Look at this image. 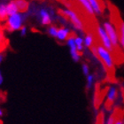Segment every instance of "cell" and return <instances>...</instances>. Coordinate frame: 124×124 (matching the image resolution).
Masks as SVG:
<instances>
[{"label": "cell", "instance_id": "cell-1", "mask_svg": "<svg viewBox=\"0 0 124 124\" xmlns=\"http://www.w3.org/2000/svg\"><path fill=\"white\" fill-rule=\"evenodd\" d=\"M24 20H25L24 14L21 13H18L12 16H9L7 19V22H6V27L8 30L15 31L21 29L23 26L22 24H23Z\"/></svg>", "mask_w": 124, "mask_h": 124}, {"label": "cell", "instance_id": "cell-2", "mask_svg": "<svg viewBox=\"0 0 124 124\" xmlns=\"http://www.w3.org/2000/svg\"><path fill=\"white\" fill-rule=\"evenodd\" d=\"M97 50H98V57L104 63V68H105V66H106L109 69H113L114 67V59L111 56V53L106 49H105L102 45H98Z\"/></svg>", "mask_w": 124, "mask_h": 124}, {"label": "cell", "instance_id": "cell-3", "mask_svg": "<svg viewBox=\"0 0 124 124\" xmlns=\"http://www.w3.org/2000/svg\"><path fill=\"white\" fill-rule=\"evenodd\" d=\"M60 12L63 13V15L69 19L75 29L80 31H83V22H82V21L80 20V18H79V16L76 14L75 12H74V11L69 9V8L61 9Z\"/></svg>", "mask_w": 124, "mask_h": 124}, {"label": "cell", "instance_id": "cell-4", "mask_svg": "<svg viewBox=\"0 0 124 124\" xmlns=\"http://www.w3.org/2000/svg\"><path fill=\"white\" fill-rule=\"evenodd\" d=\"M104 29L106 30L107 36H108L109 39L112 43V45L114 48H117L118 44H119V36L117 33L116 29L113 26V24H111L108 21H106L104 23Z\"/></svg>", "mask_w": 124, "mask_h": 124}, {"label": "cell", "instance_id": "cell-5", "mask_svg": "<svg viewBox=\"0 0 124 124\" xmlns=\"http://www.w3.org/2000/svg\"><path fill=\"white\" fill-rule=\"evenodd\" d=\"M97 31L99 37H100L101 41H102V46L108 51L110 53L114 52V47L112 45V43L109 39L107 34H106V30L104 29L103 27L101 26H97Z\"/></svg>", "mask_w": 124, "mask_h": 124}, {"label": "cell", "instance_id": "cell-6", "mask_svg": "<svg viewBox=\"0 0 124 124\" xmlns=\"http://www.w3.org/2000/svg\"><path fill=\"white\" fill-rule=\"evenodd\" d=\"M67 44L68 45L70 49V54L72 56L73 60L75 62H78L80 60L81 58V53L78 52L77 49H76V45H75V37H72V36H69L68 38L67 39Z\"/></svg>", "mask_w": 124, "mask_h": 124}, {"label": "cell", "instance_id": "cell-7", "mask_svg": "<svg viewBox=\"0 0 124 124\" xmlns=\"http://www.w3.org/2000/svg\"><path fill=\"white\" fill-rule=\"evenodd\" d=\"M39 17L42 25H50L52 23V16L50 13L45 9H41L39 11Z\"/></svg>", "mask_w": 124, "mask_h": 124}, {"label": "cell", "instance_id": "cell-8", "mask_svg": "<svg viewBox=\"0 0 124 124\" xmlns=\"http://www.w3.org/2000/svg\"><path fill=\"white\" fill-rule=\"evenodd\" d=\"M6 11H7L8 17L19 13L18 7H17V5H16L15 1H12V2H10L9 4L6 5Z\"/></svg>", "mask_w": 124, "mask_h": 124}, {"label": "cell", "instance_id": "cell-9", "mask_svg": "<svg viewBox=\"0 0 124 124\" xmlns=\"http://www.w3.org/2000/svg\"><path fill=\"white\" fill-rule=\"evenodd\" d=\"M70 33V30L66 28H61V29H58V33L56 38L60 40V41H64L66 39L68 38V35Z\"/></svg>", "mask_w": 124, "mask_h": 124}, {"label": "cell", "instance_id": "cell-10", "mask_svg": "<svg viewBox=\"0 0 124 124\" xmlns=\"http://www.w3.org/2000/svg\"><path fill=\"white\" fill-rule=\"evenodd\" d=\"M116 96H117L116 87H114V86L110 87V88H109L108 93H107V103H109V104L114 103V101L115 100V98H116Z\"/></svg>", "mask_w": 124, "mask_h": 124}, {"label": "cell", "instance_id": "cell-11", "mask_svg": "<svg viewBox=\"0 0 124 124\" xmlns=\"http://www.w3.org/2000/svg\"><path fill=\"white\" fill-rule=\"evenodd\" d=\"M90 1V4H91V7H92V10L94 12V13L98 14V15H100L102 13V9L100 7V5H99V2L96 1V0H89Z\"/></svg>", "mask_w": 124, "mask_h": 124}, {"label": "cell", "instance_id": "cell-12", "mask_svg": "<svg viewBox=\"0 0 124 124\" xmlns=\"http://www.w3.org/2000/svg\"><path fill=\"white\" fill-rule=\"evenodd\" d=\"M79 3L84 7L86 12H87L90 15H93V14H94V12H93L92 7H91V4H90V1H89V0H80Z\"/></svg>", "mask_w": 124, "mask_h": 124}, {"label": "cell", "instance_id": "cell-13", "mask_svg": "<svg viewBox=\"0 0 124 124\" xmlns=\"http://www.w3.org/2000/svg\"><path fill=\"white\" fill-rule=\"evenodd\" d=\"M16 5L18 7V10L20 12H25V11L28 10L29 8V3L27 1H23V0H18V1H15Z\"/></svg>", "mask_w": 124, "mask_h": 124}, {"label": "cell", "instance_id": "cell-14", "mask_svg": "<svg viewBox=\"0 0 124 124\" xmlns=\"http://www.w3.org/2000/svg\"><path fill=\"white\" fill-rule=\"evenodd\" d=\"M75 42L78 52L81 53V52H83V39L80 36H76V37H75Z\"/></svg>", "mask_w": 124, "mask_h": 124}, {"label": "cell", "instance_id": "cell-15", "mask_svg": "<svg viewBox=\"0 0 124 124\" xmlns=\"http://www.w3.org/2000/svg\"><path fill=\"white\" fill-rule=\"evenodd\" d=\"M119 42L122 47L124 48V21H121V23H120V38Z\"/></svg>", "mask_w": 124, "mask_h": 124}, {"label": "cell", "instance_id": "cell-16", "mask_svg": "<svg viewBox=\"0 0 124 124\" xmlns=\"http://www.w3.org/2000/svg\"><path fill=\"white\" fill-rule=\"evenodd\" d=\"M7 11H6V5H4V4H1L0 5V20H5L7 18Z\"/></svg>", "mask_w": 124, "mask_h": 124}, {"label": "cell", "instance_id": "cell-17", "mask_svg": "<svg viewBox=\"0 0 124 124\" xmlns=\"http://www.w3.org/2000/svg\"><path fill=\"white\" fill-rule=\"evenodd\" d=\"M83 43H84V45L87 48H91L93 45V36L91 35H87L85 36V38L83 40Z\"/></svg>", "mask_w": 124, "mask_h": 124}, {"label": "cell", "instance_id": "cell-18", "mask_svg": "<svg viewBox=\"0 0 124 124\" xmlns=\"http://www.w3.org/2000/svg\"><path fill=\"white\" fill-rule=\"evenodd\" d=\"M58 29L55 26H50L49 29H48V34L50 36H52V37H56L57 36V33H58Z\"/></svg>", "mask_w": 124, "mask_h": 124}, {"label": "cell", "instance_id": "cell-19", "mask_svg": "<svg viewBox=\"0 0 124 124\" xmlns=\"http://www.w3.org/2000/svg\"><path fill=\"white\" fill-rule=\"evenodd\" d=\"M93 81H94V76H93L92 75H89L88 76H87V84H86L87 90H90V89L92 87Z\"/></svg>", "mask_w": 124, "mask_h": 124}, {"label": "cell", "instance_id": "cell-20", "mask_svg": "<svg viewBox=\"0 0 124 124\" xmlns=\"http://www.w3.org/2000/svg\"><path fill=\"white\" fill-rule=\"evenodd\" d=\"M82 69H83V75H85V76H88L89 75H90V67H89V66L87 64H83V66H82Z\"/></svg>", "mask_w": 124, "mask_h": 124}, {"label": "cell", "instance_id": "cell-21", "mask_svg": "<svg viewBox=\"0 0 124 124\" xmlns=\"http://www.w3.org/2000/svg\"><path fill=\"white\" fill-rule=\"evenodd\" d=\"M91 50L92 54L94 55V57H95L97 60H99V57H98V50H97V46L92 45V46L91 47Z\"/></svg>", "mask_w": 124, "mask_h": 124}, {"label": "cell", "instance_id": "cell-22", "mask_svg": "<svg viewBox=\"0 0 124 124\" xmlns=\"http://www.w3.org/2000/svg\"><path fill=\"white\" fill-rule=\"evenodd\" d=\"M115 121H116L115 120V115L114 114H111L108 119H107V121H106V124H114Z\"/></svg>", "mask_w": 124, "mask_h": 124}, {"label": "cell", "instance_id": "cell-23", "mask_svg": "<svg viewBox=\"0 0 124 124\" xmlns=\"http://www.w3.org/2000/svg\"><path fill=\"white\" fill-rule=\"evenodd\" d=\"M20 31H21V36H26V34H27V27L22 26V28L20 29Z\"/></svg>", "mask_w": 124, "mask_h": 124}, {"label": "cell", "instance_id": "cell-24", "mask_svg": "<svg viewBox=\"0 0 124 124\" xmlns=\"http://www.w3.org/2000/svg\"><path fill=\"white\" fill-rule=\"evenodd\" d=\"M3 40H4V34H3V30L0 29V44L3 42Z\"/></svg>", "mask_w": 124, "mask_h": 124}, {"label": "cell", "instance_id": "cell-25", "mask_svg": "<svg viewBox=\"0 0 124 124\" xmlns=\"http://www.w3.org/2000/svg\"><path fill=\"white\" fill-rule=\"evenodd\" d=\"M114 124H124V122L122 119H118L115 121V122H114Z\"/></svg>", "mask_w": 124, "mask_h": 124}, {"label": "cell", "instance_id": "cell-26", "mask_svg": "<svg viewBox=\"0 0 124 124\" xmlns=\"http://www.w3.org/2000/svg\"><path fill=\"white\" fill-rule=\"evenodd\" d=\"M3 82H4V77H3L2 72H1V70H0V85H2Z\"/></svg>", "mask_w": 124, "mask_h": 124}, {"label": "cell", "instance_id": "cell-27", "mask_svg": "<svg viewBox=\"0 0 124 124\" xmlns=\"http://www.w3.org/2000/svg\"><path fill=\"white\" fill-rule=\"evenodd\" d=\"M3 60H4V54H3V53H0V64L2 63Z\"/></svg>", "mask_w": 124, "mask_h": 124}, {"label": "cell", "instance_id": "cell-28", "mask_svg": "<svg viewBox=\"0 0 124 124\" xmlns=\"http://www.w3.org/2000/svg\"><path fill=\"white\" fill-rule=\"evenodd\" d=\"M3 115V111H2V109H0V116H2Z\"/></svg>", "mask_w": 124, "mask_h": 124}]
</instances>
